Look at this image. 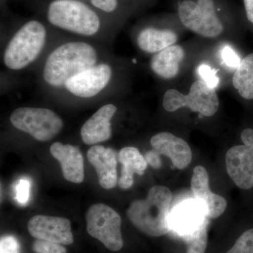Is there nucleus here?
I'll return each instance as SVG.
<instances>
[{
	"instance_id": "1",
	"label": "nucleus",
	"mask_w": 253,
	"mask_h": 253,
	"mask_svg": "<svg viewBox=\"0 0 253 253\" xmlns=\"http://www.w3.org/2000/svg\"><path fill=\"white\" fill-rule=\"evenodd\" d=\"M97 59L96 49L88 43H65L48 56L43 69V78L50 86H64L73 76L97 64Z\"/></svg>"
},
{
	"instance_id": "2",
	"label": "nucleus",
	"mask_w": 253,
	"mask_h": 253,
	"mask_svg": "<svg viewBox=\"0 0 253 253\" xmlns=\"http://www.w3.org/2000/svg\"><path fill=\"white\" fill-rule=\"evenodd\" d=\"M172 194L165 186L151 187L147 197L133 201L128 208L127 217L138 230L151 237L168 234Z\"/></svg>"
},
{
	"instance_id": "3",
	"label": "nucleus",
	"mask_w": 253,
	"mask_h": 253,
	"mask_svg": "<svg viewBox=\"0 0 253 253\" xmlns=\"http://www.w3.org/2000/svg\"><path fill=\"white\" fill-rule=\"evenodd\" d=\"M46 31L42 23L33 20L18 29L4 53V63L12 71L26 68L41 54L46 42Z\"/></svg>"
},
{
	"instance_id": "4",
	"label": "nucleus",
	"mask_w": 253,
	"mask_h": 253,
	"mask_svg": "<svg viewBox=\"0 0 253 253\" xmlns=\"http://www.w3.org/2000/svg\"><path fill=\"white\" fill-rule=\"evenodd\" d=\"M53 26L82 36H92L99 31L97 14L80 0H54L47 9Z\"/></svg>"
},
{
	"instance_id": "5",
	"label": "nucleus",
	"mask_w": 253,
	"mask_h": 253,
	"mask_svg": "<svg viewBox=\"0 0 253 253\" xmlns=\"http://www.w3.org/2000/svg\"><path fill=\"white\" fill-rule=\"evenodd\" d=\"M10 122L18 130L46 142L61 131L63 121L54 111L44 108L20 107L11 113Z\"/></svg>"
},
{
	"instance_id": "6",
	"label": "nucleus",
	"mask_w": 253,
	"mask_h": 253,
	"mask_svg": "<svg viewBox=\"0 0 253 253\" xmlns=\"http://www.w3.org/2000/svg\"><path fill=\"white\" fill-rule=\"evenodd\" d=\"M163 105L168 112L187 107L194 112L211 117L217 112L219 101L214 88L204 81H197L193 83L187 95L176 89H168L165 93Z\"/></svg>"
},
{
	"instance_id": "7",
	"label": "nucleus",
	"mask_w": 253,
	"mask_h": 253,
	"mask_svg": "<svg viewBox=\"0 0 253 253\" xmlns=\"http://www.w3.org/2000/svg\"><path fill=\"white\" fill-rule=\"evenodd\" d=\"M88 234L111 251L122 249L121 218L113 208L103 204L92 205L86 214Z\"/></svg>"
},
{
	"instance_id": "8",
	"label": "nucleus",
	"mask_w": 253,
	"mask_h": 253,
	"mask_svg": "<svg viewBox=\"0 0 253 253\" xmlns=\"http://www.w3.org/2000/svg\"><path fill=\"white\" fill-rule=\"evenodd\" d=\"M181 23L200 36L212 38L219 36L224 27L215 12L213 0L182 1L178 8Z\"/></svg>"
},
{
	"instance_id": "9",
	"label": "nucleus",
	"mask_w": 253,
	"mask_h": 253,
	"mask_svg": "<svg viewBox=\"0 0 253 253\" xmlns=\"http://www.w3.org/2000/svg\"><path fill=\"white\" fill-rule=\"evenodd\" d=\"M244 145L233 146L226 154V168L231 179L240 189L253 187V129L241 132Z\"/></svg>"
},
{
	"instance_id": "10",
	"label": "nucleus",
	"mask_w": 253,
	"mask_h": 253,
	"mask_svg": "<svg viewBox=\"0 0 253 253\" xmlns=\"http://www.w3.org/2000/svg\"><path fill=\"white\" fill-rule=\"evenodd\" d=\"M111 77V66L107 63H99L73 76L64 86L75 96L89 99L104 90L109 85Z\"/></svg>"
},
{
	"instance_id": "11",
	"label": "nucleus",
	"mask_w": 253,
	"mask_h": 253,
	"mask_svg": "<svg viewBox=\"0 0 253 253\" xmlns=\"http://www.w3.org/2000/svg\"><path fill=\"white\" fill-rule=\"evenodd\" d=\"M28 230L37 239L61 245H71L74 241L71 221L66 218L34 216L28 221Z\"/></svg>"
},
{
	"instance_id": "12",
	"label": "nucleus",
	"mask_w": 253,
	"mask_h": 253,
	"mask_svg": "<svg viewBox=\"0 0 253 253\" xmlns=\"http://www.w3.org/2000/svg\"><path fill=\"white\" fill-rule=\"evenodd\" d=\"M209 174L203 166H196L191 178V189L198 201L204 206L208 217L215 219L225 211L227 202L219 195L211 192Z\"/></svg>"
},
{
	"instance_id": "13",
	"label": "nucleus",
	"mask_w": 253,
	"mask_h": 253,
	"mask_svg": "<svg viewBox=\"0 0 253 253\" xmlns=\"http://www.w3.org/2000/svg\"><path fill=\"white\" fill-rule=\"evenodd\" d=\"M204 213L206 211L201 204L189 201L179 205L172 215H169V229L188 239L204 224L206 219Z\"/></svg>"
},
{
	"instance_id": "14",
	"label": "nucleus",
	"mask_w": 253,
	"mask_h": 253,
	"mask_svg": "<svg viewBox=\"0 0 253 253\" xmlns=\"http://www.w3.org/2000/svg\"><path fill=\"white\" fill-rule=\"evenodd\" d=\"M88 161L95 168L101 187L111 189L116 187L118 182L117 155L111 148L95 145L88 150Z\"/></svg>"
},
{
	"instance_id": "15",
	"label": "nucleus",
	"mask_w": 253,
	"mask_h": 253,
	"mask_svg": "<svg viewBox=\"0 0 253 253\" xmlns=\"http://www.w3.org/2000/svg\"><path fill=\"white\" fill-rule=\"evenodd\" d=\"M153 149L168 156L177 169H185L192 161V152L184 139L169 132H161L151 138Z\"/></svg>"
},
{
	"instance_id": "16",
	"label": "nucleus",
	"mask_w": 253,
	"mask_h": 253,
	"mask_svg": "<svg viewBox=\"0 0 253 253\" xmlns=\"http://www.w3.org/2000/svg\"><path fill=\"white\" fill-rule=\"evenodd\" d=\"M116 111L117 107L114 104H108L94 113L82 126L83 142L86 145H95L111 139V121Z\"/></svg>"
},
{
	"instance_id": "17",
	"label": "nucleus",
	"mask_w": 253,
	"mask_h": 253,
	"mask_svg": "<svg viewBox=\"0 0 253 253\" xmlns=\"http://www.w3.org/2000/svg\"><path fill=\"white\" fill-rule=\"evenodd\" d=\"M50 153L59 161L66 180L76 184L84 181V162L79 148L55 142L50 147Z\"/></svg>"
},
{
	"instance_id": "18",
	"label": "nucleus",
	"mask_w": 253,
	"mask_h": 253,
	"mask_svg": "<svg viewBox=\"0 0 253 253\" xmlns=\"http://www.w3.org/2000/svg\"><path fill=\"white\" fill-rule=\"evenodd\" d=\"M118 161L123 166L118 184L122 189H129L134 184V174H144L148 162L136 148H123L118 154Z\"/></svg>"
},
{
	"instance_id": "19",
	"label": "nucleus",
	"mask_w": 253,
	"mask_h": 253,
	"mask_svg": "<svg viewBox=\"0 0 253 253\" xmlns=\"http://www.w3.org/2000/svg\"><path fill=\"white\" fill-rule=\"evenodd\" d=\"M184 51L179 45H172L155 54L151 68L159 77L169 80L176 77L184 59Z\"/></svg>"
},
{
	"instance_id": "20",
	"label": "nucleus",
	"mask_w": 253,
	"mask_h": 253,
	"mask_svg": "<svg viewBox=\"0 0 253 253\" xmlns=\"http://www.w3.org/2000/svg\"><path fill=\"white\" fill-rule=\"evenodd\" d=\"M177 39L176 33L171 30L147 28L139 33L137 44L142 51L153 54L173 45Z\"/></svg>"
},
{
	"instance_id": "21",
	"label": "nucleus",
	"mask_w": 253,
	"mask_h": 253,
	"mask_svg": "<svg viewBox=\"0 0 253 253\" xmlns=\"http://www.w3.org/2000/svg\"><path fill=\"white\" fill-rule=\"evenodd\" d=\"M233 84L244 99H253V54L241 60L233 77Z\"/></svg>"
},
{
	"instance_id": "22",
	"label": "nucleus",
	"mask_w": 253,
	"mask_h": 253,
	"mask_svg": "<svg viewBox=\"0 0 253 253\" xmlns=\"http://www.w3.org/2000/svg\"><path fill=\"white\" fill-rule=\"evenodd\" d=\"M207 219L193 235L188 238V248L186 253H205L208 243Z\"/></svg>"
},
{
	"instance_id": "23",
	"label": "nucleus",
	"mask_w": 253,
	"mask_h": 253,
	"mask_svg": "<svg viewBox=\"0 0 253 253\" xmlns=\"http://www.w3.org/2000/svg\"><path fill=\"white\" fill-rule=\"evenodd\" d=\"M226 253H253V229L245 231Z\"/></svg>"
},
{
	"instance_id": "24",
	"label": "nucleus",
	"mask_w": 253,
	"mask_h": 253,
	"mask_svg": "<svg viewBox=\"0 0 253 253\" xmlns=\"http://www.w3.org/2000/svg\"><path fill=\"white\" fill-rule=\"evenodd\" d=\"M36 253H66V250L61 244L44 240L37 239L33 245Z\"/></svg>"
},
{
	"instance_id": "25",
	"label": "nucleus",
	"mask_w": 253,
	"mask_h": 253,
	"mask_svg": "<svg viewBox=\"0 0 253 253\" xmlns=\"http://www.w3.org/2000/svg\"><path fill=\"white\" fill-rule=\"evenodd\" d=\"M199 76L202 78V81L207 83L211 87L215 89L219 83V78L217 76V71L211 67L206 63L200 65L198 68Z\"/></svg>"
},
{
	"instance_id": "26",
	"label": "nucleus",
	"mask_w": 253,
	"mask_h": 253,
	"mask_svg": "<svg viewBox=\"0 0 253 253\" xmlns=\"http://www.w3.org/2000/svg\"><path fill=\"white\" fill-rule=\"evenodd\" d=\"M30 190H31V181L27 178H23L18 181L15 186L16 199L21 205L27 204L30 199Z\"/></svg>"
},
{
	"instance_id": "27",
	"label": "nucleus",
	"mask_w": 253,
	"mask_h": 253,
	"mask_svg": "<svg viewBox=\"0 0 253 253\" xmlns=\"http://www.w3.org/2000/svg\"><path fill=\"white\" fill-rule=\"evenodd\" d=\"M221 58L226 66L236 69L241 62L239 56L230 46H224L221 50Z\"/></svg>"
},
{
	"instance_id": "28",
	"label": "nucleus",
	"mask_w": 253,
	"mask_h": 253,
	"mask_svg": "<svg viewBox=\"0 0 253 253\" xmlns=\"http://www.w3.org/2000/svg\"><path fill=\"white\" fill-rule=\"evenodd\" d=\"M0 253H20V245L16 238L4 236L0 241Z\"/></svg>"
},
{
	"instance_id": "29",
	"label": "nucleus",
	"mask_w": 253,
	"mask_h": 253,
	"mask_svg": "<svg viewBox=\"0 0 253 253\" xmlns=\"http://www.w3.org/2000/svg\"><path fill=\"white\" fill-rule=\"evenodd\" d=\"M91 4L96 9L106 13H111L117 9L118 0H90Z\"/></svg>"
},
{
	"instance_id": "30",
	"label": "nucleus",
	"mask_w": 253,
	"mask_h": 253,
	"mask_svg": "<svg viewBox=\"0 0 253 253\" xmlns=\"http://www.w3.org/2000/svg\"><path fill=\"white\" fill-rule=\"evenodd\" d=\"M145 158L151 167L156 168V169L161 168V161L160 159V155L154 149L152 151H149L146 154Z\"/></svg>"
},
{
	"instance_id": "31",
	"label": "nucleus",
	"mask_w": 253,
	"mask_h": 253,
	"mask_svg": "<svg viewBox=\"0 0 253 253\" xmlns=\"http://www.w3.org/2000/svg\"><path fill=\"white\" fill-rule=\"evenodd\" d=\"M248 19L253 23V0H244Z\"/></svg>"
}]
</instances>
